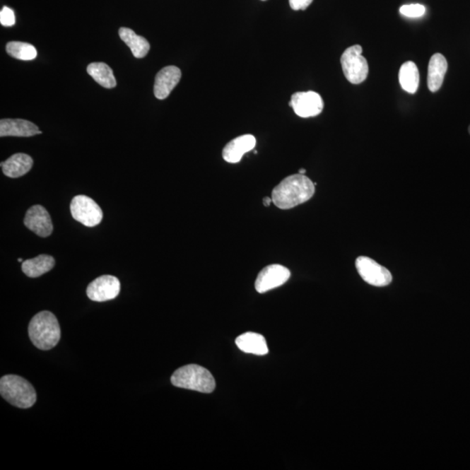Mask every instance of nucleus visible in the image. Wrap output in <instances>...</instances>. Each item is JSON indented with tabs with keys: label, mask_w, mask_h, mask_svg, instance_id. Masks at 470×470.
<instances>
[{
	"label": "nucleus",
	"mask_w": 470,
	"mask_h": 470,
	"mask_svg": "<svg viewBox=\"0 0 470 470\" xmlns=\"http://www.w3.org/2000/svg\"><path fill=\"white\" fill-rule=\"evenodd\" d=\"M120 292V282L117 277L102 276L98 277L86 289V295L93 302H102L114 300Z\"/></svg>",
	"instance_id": "obj_10"
},
{
	"label": "nucleus",
	"mask_w": 470,
	"mask_h": 470,
	"mask_svg": "<svg viewBox=\"0 0 470 470\" xmlns=\"http://www.w3.org/2000/svg\"><path fill=\"white\" fill-rule=\"evenodd\" d=\"M400 13L408 18H420L426 13V7L421 4H411V5L402 6Z\"/></svg>",
	"instance_id": "obj_23"
},
{
	"label": "nucleus",
	"mask_w": 470,
	"mask_h": 470,
	"mask_svg": "<svg viewBox=\"0 0 470 470\" xmlns=\"http://www.w3.org/2000/svg\"><path fill=\"white\" fill-rule=\"evenodd\" d=\"M70 208L74 219L86 227H95L103 219V212L100 206L86 195L75 196L71 202Z\"/></svg>",
	"instance_id": "obj_6"
},
{
	"label": "nucleus",
	"mask_w": 470,
	"mask_h": 470,
	"mask_svg": "<svg viewBox=\"0 0 470 470\" xmlns=\"http://www.w3.org/2000/svg\"><path fill=\"white\" fill-rule=\"evenodd\" d=\"M272 202V198L265 197L263 199V204H264L265 206H269Z\"/></svg>",
	"instance_id": "obj_26"
},
{
	"label": "nucleus",
	"mask_w": 470,
	"mask_h": 470,
	"mask_svg": "<svg viewBox=\"0 0 470 470\" xmlns=\"http://www.w3.org/2000/svg\"><path fill=\"white\" fill-rule=\"evenodd\" d=\"M341 64L346 78L353 85H358L366 80L370 67L363 56V47L355 45L345 50L341 55Z\"/></svg>",
	"instance_id": "obj_5"
},
{
	"label": "nucleus",
	"mask_w": 470,
	"mask_h": 470,
	"mask_svg": "<svg viewBox=\"0 0 470 470\" xmlns=\"http://www.w3.org/2000/svg\"><path fill=\"white\" fill-rule=\"evenodd\" d=\"M289 106L299 117L310 118L322 114L324 102L317 93L299 92L293 94Z\"/></svg>",
	"instance_id": "obj_8"
},
{
	"label": "nucleus",
	"mask_w": 470,
	"mask_h": 470,
	"mask_svg": "<svg viewBox=\"0 0 470 470\" xmlns=\"http://www.w3.org/2000/svg\"><path fill=\"white\" fill-rule=\"evenodd\" d=\"M263 1H265V0H263Z\"/></svg>",
	"instance_id": "obj_30"
},
{
	"label": "nucleus",
	"mask_w": 470,
	"mask_h": 470,
	"mask_svg": "<svg viewBox=\"0 0 470 470\" xmlns=\"http://www.w3.org/2000/svg\"><path fill=\"white\" fill-rule=\"evenodd\" d=\"M0 394L10 404L20 409L35 405L37 394L31 383L21 376L7 375L0 380Z\"/></svg>",
	"instance_id": "obj_4"
},
{
	"label": "nucleus",
	"mask_w": 470,
	"mask_h": 470,
	"mask_svg": "<svg viewBox=\"0 0 470 470\" xmlns=\"http://www.w3.org/2000/svg\"><path fill=\"white\" fill-rule=\"evenodd\" d=\"M86 71L98 84L105 88H114L117 85L114 71L107 64L102 62L90 64Z\"/></svg>",
	"instance_id": "obj_20"
},
{
	"label": "nucleus",
	"mask_w": 470,
	"mask_h": 470,
	"mask_svg": "<svg viewBox=\"0 0 470 470\" xmlns=\"http://www.w3.org/2000/svg\"><path fill=\"white\" fill-rule=\"evenodd\" d=\"M29 337L33 345L41 351H50L59 343L60 327L57 318L51 312L37 314L29 323Z\"/></svg>",
	"instance_id": "obj_2"
},
{
	"label": "nucleus",
	"mask_w": 470,
	"mask_h": 470,
	"mask_svg": "<svg viewBox=\"0 0 470 470\" xmlns=\"http://www.w3.org/2000/svg\"><path fill=\"white\" fill-rule=\"evenodd\" d=\"M306 172H307V171H306V169H303V168H302V169H300V170H299V174H300V175H305V174H306Z\"/></svg>",
	"instance_id": "obj_27"
},
{
	"label": "nucleus",
	"mask_w": 470,
	"mask_h": 470,
	"mask_svg": "<svg viewBox=\"0 0 470 470\" xmlns=\"http://www.w3.org/2000/svg\"><path fill=\"white\" fill-rule=\"evenodd\" d=\"M119 35L120 39L131 49L135 58L142 59L148 54L150 44L144 37L137 35L133 30L127 28H120Z\"/></svg>",
	"instance_id": "obj_19"
},
{
	"label": "nucleus",
	"mask_w": 470,
	"mask_h": 470,
	"mask_svg": "<svg viewBox=\"0 0 470 470\" xmlns=\"http://www.w3.org/2000/svg\"><path fill=\"white\" fill-rule=\"evenodd\" d=\"M42 134L35 124L25 119H5L0 122V136L31 137Z\"/></svg>",
	"instance_id": "obj_14"
},
{
	"label": "nucleus",
	"mask_w": 470,
	"mask_h": 470,
	"mask_svg": "<svg viewBox=\"0 0 470 470\" xmlns=\"http://www.w3.org/2000/svg\"><path fill=\"white\" fill-rule=\"evenodd\" d=\"M18 261L20 262H22V261H23V259H22L21 258H20V259H18Z\"/></svg>",
	"instance_id": "obj_28"
},
{
	"label": "nucleus",
	"mask_w": 470,
	"mask_h": 470,
	"mask_svg": "<svg viewBox=\"0 0 470 470\" xmlns=\"http://www.w3.org/2000/svg\"><path fill=\"white\" fill-rule=\"evenodd\" d=\"M315 192V184L310 178L304 175H294L274 188L272 200L278 208L287 210L310 201Z\"/></svg>",
	"instance_id": "obj_1"
},
{
	"label": "nucleus",
	"mask_w": 470,
	"mask_h": 470,
	"mask_svg": "<svg viewBox=\"0 0 470 470\" xmlns=\"http://www.w3.org/2000/svg\"><path fill=\"white\" fill-rule=\"evenodd\" d=\"M6 52L11 57L20 60H33L37 57V50L33 45L18 41L7 44Z\"/></svg>",
	"instance_id": "obj_22"
},
{
	"label": "nucleus",
	"mask_w": 470,
	"mask_h": 470,
	"mask_svg": "<svg viewBox=\"0 0 470 470\" xmlns=\"http://www.w3.org/2000/svg\"><path fill=\"white\" fill-rule=\"evenodd\" d=\"M182 71L175 66H168L157 74L154 83V95L159 100H165L179 84Z\"/></svg>",
	"instance_id": "obj_12"
},
{
	"label": "nucleus",
	"mask_w": 470,
	"mask_h": 470,
	"mask_svg": "<svg viewBox=\"0 0 470 470\" xmlns=\"http://www.w3.org/2000/svg\"><path fill=\"white\" fill-rule=\"evenodd\" d=\"M469 134H470V126H469Z\"/></svg>",
	"instance_id": "obj_29"
},
{
	"label": "nucleus",
	"mask_w": 470,
	"mask_h": 470,
	"mask_svg": "<svg viewBox=\"0 0 470 470\" xmlns=\"http://www.w3.org/2000/svg\"><path fill=\"white\" fill-rule=\"evenodd\" d=\"M33 160L31 156L25 153H16L1 163L4 172L10 178H18L31 170Z\"/></svg>",
	"instance_id": "obj_16"
},
{
	"label": "nucleus",
	"mask_w": 470,
	"mask_h": 470,
	"mask_svg": "<svg viewBox=\"0 0 470 470\" xmlns=\"http://www.w3.org/2000/svg\"><path fill=\"white\" fill-rule=\"evenodd\" d=\"M257 146V139L252 134L242 135L225 145L223 157L228 163H238L244 154L252 151Z\"/></svg>",
	"instance_id": "obj_13"
},
{
	"label": "nucleus",
	"mask_w": 470,
	"mask_h": 470,
	"mask_svg": "<svg viewBox=\"0 0 470 470\" xmlns=\"http://www.w3.org/2000/svg\"><path fill=\"white\" fill-rule=\"evenodd\" d=\"M25 227L40 237H48L54 231V225L47 209L42 206H32L25 213Z\"/></svg>",
	"instance_id": "obj_11"
},
{
	"label": "nucleus",
	"mask_w": 470,
	"mask_h": 470,
	"mask_svg": "<svg viewBox=\"0 0 470 470\" xmlns=\"http://www.w3.org/2000/svg\"><path fill=\"white\" fill-rule=\"evenodd\" d=\"M172 385L178 388L212 393L216 389V380L206 368L196 364L187 365L178 368L171 377Z\"/></svg>",
	"instance_id": "obj_3"
},
{
	"label": "nucleus",
	"mask_w": 470,
	"mask_h": 470,
	"mask_svg": "<svg viewBox=\"0 0 470 470\" xmlns=\"http://www.w3.org/2000/svg\"><path fill=\"white\" fill-rule=\"evenodd\" d=\"M291 276L290 271L285 266L273 264L266 266L258 274L255 281V289L263 294L286 283Z\"/></svg>",
	"instance_id": "obj_9"
},
{
	"label": "nucleus",
	"mask_w": 470,
	"mask_h": 470,
	"mask_svg": "<svg viewBox=\"0 0 470 470\" xmlns=\"http://www.w3.org/2000/svg\"><path fill=\"white\" fill-rule=\"evenodd\" d=\"M313 0H289V5L295 11L306 10Z\"/></svg>",
	"instance_id": "obj_25"
},
{
	"label": "nucleus",
	"mask_w": 470,
	"mask_h": 470,
	"mask_svg": "<svg viewBox=\"0 0 470 470\" xmlns=\"http://www.w3.org/2000/svg\"><path fill=\"white\" fill-rule=\"evenodd\" d=\"M236 345L240 351L257 356H265L269 353L265 338L257 333L247 332L236 339Z\"/></svg>",
	"instance_id": "obj_17"
},
{
	"label": "nucleus",
	"mask_w": 470,
	"mask_h": 470,
	"mask_svg": "<svg viewBox=\"0 0 470 470\" xmlns=\"http://www.w3.org/2000/svg\"><path fill=\"white\" fill-rule=\"evenodd\" d=\"M447 70V59L441 54L432 56L428 70V88L432 93L437 92L442 88Z\"/></svg>",
	"instance_id": "obj_15"
},
{
	"label": "nucleus",
	"mask_w": 470,
	"mask_h": 470,
	"mask_svg": "<svg viewBox=\"0 0 470 470\" xmlns=\"http://www.w3.org/2000/svg\"><path fill=\"white\" fill-rule=\"evenodd\" d=\"M55 261L51 255L40 254L22 263V271L30 278H37L54 269Z\"/></svg>",
	"instance_id": "obj_18"
},
{
	"label": "nucleus",
	"mask_w": 470,
	"mask_h": 470,
	"mask_svg": "<svg viewBox=\"0 0 470 470\" xmlns=\"http://www.w3.org/2000/svg\"><path fill=\"white\" fill-rule=\"evenodd\" d=\"M399 82L405 92L411 94L416 93L419 88L420 74L415 63L407 61L402 64L399 71Z\"/></svg>",
	"instance_id": "obj_21"
},
{
	"label": "nucleus",
	"mask_w": 470,
	"mask_h": 470,
	"mask_svg": "<svg viewBox=\"0 0 470 470\" xmlns=\"http://www.w3.org/2000/svg\"><path fill=\"white\" fill-rule=\"evenodd\" d=\"M356 266L364 281L375 287H386L392 282V274L389 270L366 257L356 259Z\"/></svg>",
	"instance_id": "obj_7"
},
{
	"label": "nucleus",
	"mask_w": 470,
	"mask_h": 470,
	"mask_svg": "<svg viewBox=\"0 0 470 470\" xmlns=\"http://www.w3.org/2000/svg\"><path fill=\"white\" fill-rule=\"evenodd\" d=\"M16 22L15 20V14L12 9L9 7L4 6L1 12H0V23L2 25L9 28V26H13Z\"/></svg>",
	"instance_id": "obj_24"
}]
</instances>
